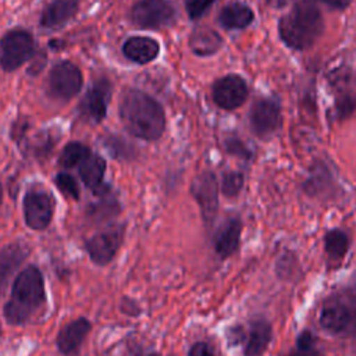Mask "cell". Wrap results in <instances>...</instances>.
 <instances>
[{
    "instance_id": "1",
    "label": "cell",
    "mask_w": 356,
    "mask_h": 356,
    "mask_svg": "<svg viewBox=\"0 0 356 356\" xmlns=\"http://www.w3.org/2000/svg\"><path fill=\"white\" fill-rule=\"evenodd\" d=\"M120 118L124 128L135 138L157 140L165 129V111L150 95L140 89H127L120 100Z\"/></svg>"
},
{
    "instance_id": "2",
    "label": "cell",
    "mask_w": 356,
    "mask_h": 356,
    "mask_svg": "<svg viewBox=\"0 0 356 356\" xmlns=\"http://www.w3.org/2000/svg\"><path fill=\"white\" fill-rule=\"evenodd\" d=\"M324 21L316 0H299L278 22L280 39L292 50L303 51L321 36Z\"/></svg>"
},
{
    "instance_id": "3",
    "label": "cell",
    "mask_w": 356,
    "mask_h": 356,
    "mask_svg": "<svg viewBox=\"0 0 356 356\" xmlns=\"http://www.w3.org/2000/svg\"><path fill=\"white\" fill-rule=\"evenodd\" d=\"M44 300L43 274L36 266H28L17 274L13 282L10 299L4 306V317L11 325L24 324L40 309Z\"/></svg>"
},
{
    "instance_id": "4",
    "label": "cell",
    "mask_w": 356,
    "mask_h": 356,
    "mask_svg": "<svg viewBox=\"0 0 356 356\" xmlns=\"http://www.w3.org/2000/svg\"><path fill=\"white\" fill-rule=\"evenodd\" d=\"M318 321L321 328L335 337L356 335V284L332 291L323 302Z\"/></svg>"
},
{
    "instance_id": "5",
    "label": "cell",
    "mask_w": 356,
    "mask_h": 356,
    "mask_svg": "<svg viewBox=\"0 0 356 356\" xmlns=\"http://www.w3.org/2000/svg\"><path fill=\"white\" fill-rule=\"evenodd\" d=\"M35 54V39L24 28H13L0 39V65L6 72L22 67Z\"/></svg>"
},
{
    "instance_id": "6",
    "label": "cell",
    "mask_w": 356,
    "mask_h": 356,
    "mask_svg": "<svg viewBox=\"0 0 356 356\" xmlns=\"http://www.w3.org/2000/svg\"><path fill=\"white\" fill-rule=\"evenodd\" d=\"M83 85L81 70L68 60L54 64L47 75L46 92L57 102H68L75 97Z\"/></svg>"
},
{
    "instance_id": "7",
    "label": "cell",
    "mask_w": 356,
    "mask_h": 356,
    "mask_svg": "<svg viewBox=\"0 0 356 356\" xmlns=\"http://www.w3.org/2000/svg\"><path fill=\"white\" fill-rule=\"evenodd\" d=\"M177 19V8L170 0H138L131 8V21L140 29H160Z\"/></svg>"
},
{
    "instance_id": "8",
    "label": "cell",
    "mask_w": 356,
    "mask_h": 356,
    "mask_svg": "<svg viewBox=\"0 0 356 356\" xmlns=\"http://www.w3.org/2000/svg\"><path fill=\"white\" fill-rule=\"evenodd\" d=\"M54 197L43 189H31L22 200L25 224L35 231H43L51 222L54 214Z\"/></svg>"
},
{
    "instance_id": "9",
    "label": "cell",
    "mask_w": 356,
    "mask_h": 356,
    "mask_svg": "<svg viewBox=\"0 0 356 356\" xmlns=\"http://www.w3.org/2000/svg\"><path fill=\"white\" fill-rule=\"evenodd\" d=\"M111 99V83L107 78H99L93 81L90 88L83 95L78 104L79 115L90 122L99 124L107 115V107Z\"/></svg>"
},
{
    "instance_id": "10",
    "label": "cell",
    "mask_w": 356,
    "mask_h": 356,
    "mask_svg": "<svg viewBox=\"0 0 356 356\" xmlns=\"http://www.w3.org/2000/svg\"><path fill=\"white\" fill-rule=\"evenodd\" d=\"M191 193L196 200L202 218L211 224L218 210V182L211 171H203L196 175L191 184Z\"/></svg>"
},
{
    "instance_id": "11",
    "label": "cell",
    "mask_w": 356,
    "mask_h": 356,
    "mask_svg": "<svg viewBox=\"0 0 356 356\" xmlns=\"http://www.w3.org/2000/svg\"><path fill=\"white\" fill-rule=\"evenodd\" d=\"M249 95L246 81L236 74H228L218 78L211 88L213 102L222 110H235L241 107Z\"/></svg>"
},
{
    "instance_id": "12",
    "label": "cell",
    "mask_w": 356,
    "mask_h": 356,
    "mask_svg": "<svg viewBox=\"0 0 356 356\" xmlns=\"http://www.w3.org/2000/svg\"><path fill=\"white\" fill-rule=\"evenodd\" d=\"M249 122L257 136L266 138L273 135L282 122L280 103L270 97L256 100L249 111Z\"/></svg>"
},
{
    "instance_id": "13",
    "label": "cell",
    "mask_w": 356,
    "mask_h": 356,
    "mask_svg": "<svg viewBox=\"0 0 356 356\" xmlns=\"http://www.w3.org/2000/svg\"><path fill=\"white\" fill-rule=\"evenodd\" d=\"M122 235V227H110L90 236L85 243V249L90 260L97 266L108 264L115 257L121 246Z\"/></svg>"
},
{
    "instance_id": "14",
    "label": "cell",
    "mask_w": 356,
    "mask_h": 356,
    "mask_svg": "<svg viewBox=\"0 0 356 356\" xmlns=\"http://www.w3.org/2000/svg\"><path fill=\"white\" fill-rule=\"evenodd\" d=\"M78 10L79 0H49L40 13L39 24L43 29H61L76 15Z\"/></svg>"
},
{
    "instance_id": "15",
    "label": "cell",
    "mask_w": 356,
    "mask_h": 356,
    "mask_svg": "<svg viewBox=\"0 0 356 356\" xmlns=\"http://www.w3.org/2000/svg\"><path fill=\"white\" fill-rule=\"evenodd\" d=\"M241 232L242 221L238 217H229L220 225L214 235V250L221 259H227L236 252Z\"/></svg>"
},
{
    "instance_id": "16",
    "label": "cell",
    "mask_w": 356,
    "mask_h": 356,
    "mask_svg": "<svg viewBox=\"0 0 356 356\" xmlns=\"http://www.w3.org/2000/svg\"><path fill=\"white\" fill-rule=\"evenodd\" d=\"M89 331H90V323L88 318L79 317L76 320L70 321L57 334V339H56L57 349L63 355L74 353L81 346V343L83 342Z\"/></svg>"
},
{
    "instance_id": "17",
    "label": "cell",
    "mask_w": 356,
    "mask_h": 356,
    "mask_svg": "<svg viewBox=\"0 0 356 356\" xmlns=\"http://www.w3.org/2000/svg\"><path fill=\"white\" fill-rule=\"evenodd\" d=\"M124 56L136 64H147L160 54V44L149 36H131L122 44Z\"/></svg>"
},
{
    "instance_id": "18",
    "label": "cell",
    "mask_w": 356,
    "mask_h": 356,
    "mask_svg": "<svg viewBox=\"0 0 356 356\" xmlns=\"http://www.w3.org/2000/svg\"><path fill=\"white\" fill-rule=\"evenodd\" d=\"M222 46V38L210 26H197L189 36L191 51L197 57H210Z\"/></svg>"
},
{
    "instance_id": "19",
    "label": "cell",
    "mask_w": 356,
    "mask_h": 356,
    "mask_svg": "<svg viewBox=\"0 0 356 356\" xmlns=\"http://www.w3.org/2000/svg\"><path fill=\"white\" fill-rule=\"evenodd\" d=\"M254 19L253 10L242 1H232L224 6L218 13V22L224 29H245Z\"/></svg>"
},
{
    "instance_id": "20",
    "label": "cell",
    "mask_w": 356,
    "mask_h": 356,
    "mask_svg": "<svg viewBox=\"0 0 356 356\" xmlns=\"http://www.w3.org/2000/svg\"><path fill=\"white\" fill-rule=\"evenodd\" d=\"M334 184L331 168L324 161L318 160L312 165L307 179L303 182V191L309 196H324L332 192Z\"/></svg>"
},
{
    "instance_id": "21",
    "label": "cell",
    "mask_w": 356,
    "mask_h": 356,
    "mask_svg": "<svg viewBox=\"0 0 356 356\" xmlns=\"http://www.w3.org/2000/svg\"><path fill=\"white\" fill-rule=\"evenodd\" d=\"M271 325L263 318H257L250 323V330L246 338L243 349L245 356H261L271 341Z\"/></svg>"
},
{
    "instance_id": "22",
    "label": "cell",
    "mask_w": 356,
    "mask_h": 356,
    "mask_svg": "<svg viewBox=\"0 0 356 356\" xmlns=\"http://www.w3.org/2000/svg\"><path fill=\"white\" fill-rule=\"evenodd\" d=\"M28 256V249L22 243H10L0 250V293L11 274L24 263Z\"/></svg>"
},
{
    "instance_id": "23",
    "label": "cell",
    "mask_w": 356,
    "mask_h": 356,
    "mask_svg": "<svg viewBox=\"0 0 356 356\" xmlns=\"http://www.w3.org/2000/svg\"><path fill=\"white\" fill-rule=\"evenodd\" d=\"M107 164L106 160L99 154H89L79 165L78 172L85 184L86 188H89L92 192L96 191L100 185H103V177L106 172Z\"/></svg>"
},
{
    "instance_id": "24",
    "label": "cell",
    "mask_w": 356,
    "mask_h": 356,
    "mask_svg": "<svg viewBox=\"0 0 356 356\" xmlns=\"http://www.w3.org/2000/svg\"><path fill=\"white\" fill-rule=\"evenodd\" d=\"M349 249V238L345 231L334 228L324 235V250L332 261H339L345 257Z\"/></svg>"
},
{
    "instance_id": "25",
    "label": "cell",
    "mask_w": 356,
    "mask_h": 356,
    "mask_svg": "<svg viewBox=\"0 0 356 356\" xmlns=\"http://www.w3.org/2000/svg\"><path fill=\"white\" fill-rule=\"evenodd\" d=\"M89 154L90 150L86 145L81 142H70L63 147L58 157V164L64 168H72L75 165H79Z\"/></svg>"
},
{
    "instance_id": "26",
    "label": "cell",
    "mask_w": 356,
    "mask_h": 356,
    "mask_svg": "<svg viewBox=\"0 0 356 356\" xmlns=\"http://www.w3.org/2000/svg\"><path fill=\"white\" fill-rule=\"evenodd\" d=\"M355 111H356V93L352 90H345L339 93L334 103L335 120H346Z\"/></svg>"
},
{
    "instance_id": "27",
    "label": "cell",
    "mask_w": 356,
    "mask_h": 356,
    "mask_svg": "<svg viewBox=\"0 0 356 356\" xmlns=\"http://www.w3.org/2000/svg\"><path fill=\"white\" fill-rule=\"evenodd\" d=\"M103 146L114 159L129 160L134 156V149L121 136L108 135L103 139Z\"/></svg>"
},
{
    "instance_id": "28",
    "label": "cell",
    "mask_w": 356,
    "mask_h": 356,
    "mask_svg": "<svg viewBox=\"0 0 356 356\" xmlns=\"http://www.w3.org/2000/svg\"><path fill=\"white\" fill-rule=\"evenodd\" d=\"M245 182V175L241 171H225L221 178V192L225 197H236Z\"/></svg>"
},
{
    "instance_id": "29",
    "label": "cell",
    "mask_w": 356,
    "mask_h": 356,
    "mask_svg": "<svg viewBox=\"0 0 356 356\" xmlns=\"http://www.w3.org/2000/svg\"><path fill=\"white\" fill-rule=\"evenodd\" d=\"M54 184L57 189L67 197H71L74 200L79 199V185L76 179L68 174V172H58L54 177Z\"/></svg>"
},
{
    "instance_id": "30",
    "label": "cell",
    "mask_w": 356,
    "mask_h": 356,
    "mask_svg": "<svg viewBox=\"0 0 356 356\" xmlns=\"http://www.w3.org/2000/svg\"><path fill=\"white\" fill-rule=\"evenodd\" d=\"M288 356H320L316 349V337L310 331H303L296 339V350Z\"/></svg>"
},
{
    "instance_id": "31",
    "label": "cell",
    "mask_w": 356,
    "mask_h": 356,
    "mask_svg": "<svg viewBox=\"0 0 356 356\" xmlns=\"http://www.w3.org/2000/svg\"><path fill=\"white\" fill-rule=\"evenodd\" d=\"M108 196L110 195H107L104 200L96 204H90L88 214L93 218H106L108 216H114L115 213H118V202H115L114 199H108Z\"/></svg>"
},
{
    "instance_id": "32",
    "label": "cell",
    "mask_w": 356,
    "mask_h": 356,
    "mask_svg": "<svg viewBox=\"0 0 356 356\" xmlns=\"http://www.w3.org/2000/svg\"><path fill=\"white\" fill-rule=\"evenodd\" d=\"M224 147L227 153L242 160H250L253 157L252 150L239 138H227L224 140Z\"/></svg>"
},
{
    "instance_id": "33",
    "label": "cell",
    "mask_w": 356,
    "mask_h": 356,
    "mask_svg": "<svg viewBox=\"0 0 356 356\" xmlns=\"http://www.w3.org/2000/svg\"><path fill=\"white\" fill-rule=\"evenodd\" d=\"M216 0H185V10L191 21L200 19Z\"/></svg>"
},
{
    "instance_id": "34",
    "label": "cell",
    "mask_w": 356,
    "mask_h": 356,
    "mask_svg": "<svg viewBox=\"0 0 356 356\" xmlns=\"http://www.w3.org/2000/svg\"><path fill=\"white\" fill-rule=\"evenodd\" d=\"M227 338H228V342H229L231 345H238V343H241V342L245 341L246 334H245V331H243V328H242L241 325H234V327H231V328L228 330Z\"/></svg>"
},
{
    "instance_id": "35",
    "label": "cell",
    "mask_w": 356,
    "mask_h": 356,
    "mask_svg": "<svg viewBox=\"0 0 356 356\" xmlns=\"http://www.w3.org/2000/svg\"><path fill=\"white\" fill-rule=\"evenodd\" d=\"M188 356H214V352L206 342H196L189 349Z\"/></svg>"
},
{
    "instance_id": "36",
    "label": "cell",
    "mask_w": 356,
    "mask_h": 356,
    "mask_svg": "<svg viewBox=\"0 0 356 356\" xmlns=\"http://www.w3.org/2000/svg\"><path fill=\"white\" fill-rule=\"evenodd\" d=\"M318 1H321L323 4H325L327 7H330L332 10L341 11V10L348 8L352 0H318Z\"/></svg>"
},
{
    "instance_id": "37",
    "label": "cell",
    "mask_w": 356,
    "mask_h": 356,
    "mask_svg": "<svg viewBox=\"0 0 356 356\" xmlns=\"http://www.w3.org/2000/svg\"><path fill=\"white\" fill-rule=\"evenodd\" d=\"M291 1H293V0H266V3L268 4V7H271V8H284V7H286Z\"/></svg>"
},
{
    "instance_id": "38",
    "label": "cell",
    "mask_w": 356,
    "mask_h": 356,
    "mask_svg": "<svg viewBox=\"0 0 356 356\" xmlns=\"http://www.w3.org/2000/svg\"><path fill=\"white\" fill-rule=\"evenodd\" d=\"M3 200V188H1V184H0V203Z\"/></svg>"
},
{
    "instance_id": "39",
    "label": "cell",
    "mask_w": 356,
    "mask_h": 356,
    "mask_svg": "<svg viewBox=\"0 0 356 356\" xmlns=\"http://www.w3.org/2000/svg\"><path fill=\"white\" fill-rule=\"evenodd\" d=\"M139 356H159L157 353H146V355H139Z\"/></svg>"
},
{
    "instance_id": "40",
    "label": "cell",
    "mask_w": 356,
    "mask_h": 356,
    "mask_svg": "<svg viewBox=\"0 0 356 356\" xmlns=\"http://www.w3.org/2000/svg\"><path fill=\"white\" fill-rule=\"evenodd\" d=\"M0 334H1V325H0Z\"/></svg>"
}]
</instances>
